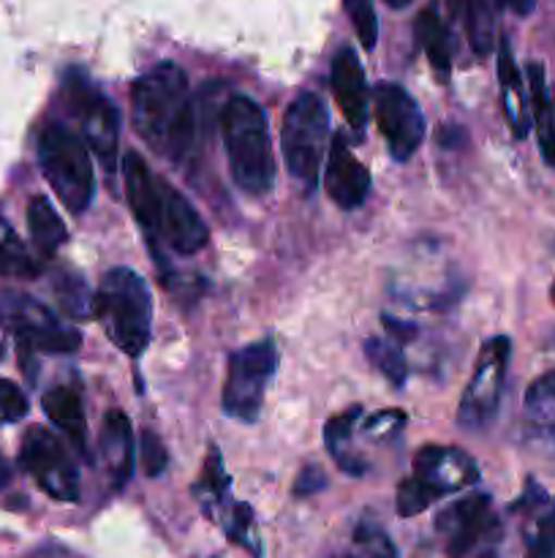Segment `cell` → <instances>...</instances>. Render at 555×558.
I'll list each match as a JSON object with an SVG mask.
<instances>
[{"instance_id":"obj_1","label":"cell","mask_w":555,"mask_h":558,"mask_svg":"<svg viewBox=\"0 0 555 558\" xmlns=\"http://www.w3.org/2000/svg\"><path fill=\"white\" fill-rule=\"evenodd\" d=\"M131 123L156 153L180 161L194 142V107L188 76L172 60H161L131 85Z\"/></svg>"},{"instance_id":"obj_2","label":"cell","mask_w":555,"mask_h":558,"mask_svg":"<svg viewBox=\"0 0 555 558\" xmlns=\"http://www.w3.org/2000/svg\"><path fill=\"white\" fill-rule=\"evenodd\" d=\"M221 134L234 185L245 194H267L275 183V150L261 104L243 93L229 98L221 109Z\"/></svg>"},{"instance_id":"obj_3","label":"cell","mask_w":555,"mask_h":558,"mask_svg":"<svg viewBox=\"0 0 555 558\" xmlns=\"http://www.w3.org/2000/svg\"><path fill=\"white\" fill-rule=\"evenodd\" d=\"M92 316L120 352L139 360L152 338L150 287L131 267H112L92 294Z\"/></svg>"},{"instance_id":"obj_4","label":"cell","mask_w":555,"mask_h":558,"mask_svg":"<svg viewBox=\"0 0 555 558\" xmlns=\"http://www.w3.org/2000/svg\"><path fill=\"white\" fill-rule=\"evenodd\" d=\"M479 466L466 450L446 445H424L414 456L411 474L397 485L395 510L400 518H417L444 496L471 488Z\"/></svg>"},{"instance_id":"obj_5","label":"cell","mask_w":555,"mask_h":558,"mask_svg":"<svg viewBox=\"0 0 555 558\" xmlns=\"http://www.w3.org/2000/svg\"><path fill=\"white\" fill-rule=\"evenodd\" d=\"M326 140H330L326 104L316 93L303 90L299 96H294L286 114H283L281 156L288 169V178L305 196L319 189L321 161L330 150Z\"/></svg>"},{"instance_id":"obj_6","label":"cell","mask_w":555,"mask_h":558,"mask_svg":"<svg viewBox=\"0 0 555 558\" xmlns=\"http://www.w3.org/2000/svg\"><path fill=\"white\" fill-rule=\"evenodd\" d=\"M36 156L44 180L58 194L65 210L74 216L85 213L96 194V172L87 142L69 125L47 123L38 134Z\"/></svg>"},{"instance_id":"obj_7","label":"cell","mask_w":555,"mask_h":558,"mask_svg":"<svg viewBox=\"0 0 555 558\" xmlns=\"http://www.w3.org/2000/svg\"><path fill=\"white\" fill-rule=\"evenodd\" d=\"M60 93H63V104L71 120L79 125L82 140L96 153L98 161L107 167V172H114L120 145V114L114 104L79 69L65 71Z\"/></svg>"},{"instance_id":"obj_8","label":"cell","mask_w":555,"mask_h":558,"mask_svg":"<svg viewBox=\"0 0 555 558\" xmlns=\"http://www.w3.org/2000/svg\"><path fill=\"white\" fill-rule=\"evenodd\" d=\"M278 371V349L270 338L237 349L229 357L226 381H223V414L237 423H256L264 403V392Z\"/></svg>"},{"instance_id":"obj_9","label":"cell","mask_w":555,"mask_h":558,"mask_svg":"<svg viewBox=\"0 0 555 558\" xmlns=\"http://www.w3.org/2000/svg\"><path fill=\"white\" fill-rule=\"evenodd\" d=\"M511 360V341L506 336L488 338L479 349L477 365L462 390L460 409H457V423L468 430L488 428L495 420L504 396L506 371Z\"/></svg>"},{"instance_id":"obj_10","label":"cell","mask_w":555,"mask_h":558,"mask_svg":"<svg viewBox=\"0 0 555 558\" xmlns=\"http://www.w3.org/2000/svg\"><path fill=\"white\" fill-rule=\"evenodd\" d=\"M444 554L449 558H471L479 548L493 543L501 534V523L493 512V499L488 494H468L452 501L435 515Z\"/></svg>"},{"instance_id":"obj_11","label":"cell","mask_w":555,"mask_h":558,"mask_svg":"<svg viewBox=\"0 0 555 558\" xmlns=\"http://www.w3.org/2000/svg\"><path fill=\"white\" fill-rule=\"evenodd\" d=\"M20 466L36 480L38 488L58 501L79 499V472L63 441L52 430L33 425L22 436Z\"/></svg>"},{"instance_id":"obj_12","label":"cell","mask_w":555,"mask_h":558,"mask_svg":"<svg viewBox=\"0 0 555 558\" xmlns=\"http://www.w3.org/2000/svg\"><path fill=\"white\" fill-rule=\"evenodd\" d=\"M373 112L390 156L400 163L408 161L419 150L428 131L422 109L411 93L395 82H381L373 90Z\"/></svg>"},{"instance_id":"obj_13","label":"cell","mask_w":555,"mask_h":558,"mask_svg":"<svg viewBox=\"0 0 555 558\" xmlns=\"http://www.w3.org/2000/svg\"><path fill=\"white\" fill-rule=\"evenodd\" d=\"M123 178H125V199H128L131 213L136 223L145 232L147 245H150L156 262H163L161 254V185L150 172L145 158L136 150L123 156Z\"/></svg>"},{"instance_id":"obj_14","label":"cell","mask_w":555,"mask_h":558,"mask_svg":"<svg viewBox=\"0 0 555 558\" xmlns=\"http://www.w3.org/2000/svg\"><path fill=\"white\" fill-rule=\"evenodd\" d=\"M158 185H161V243L180 256H190L205 248L210 240L205 218L185 199L183 191L169 185L163 178H158Z\"/></svg>"},{"instance_id":"obj_15","label":"cell","mask_w":555,"mask_h":558,"mask_svg":"<svg viewBox=\"0 0 555 558\" xmlns=\"http://www.w3.org/2000/svg\"><path fill=\"white\" fill-rule=\"evenodd\" d=\"M14 330L25 347L47 354H71L79 349L82 336L76 327L63 325L54 319L44 305L33 303L30 298H16L14 303Z\"/></svg>"},{"instance_id":"obj_16","label":"cell","mask_w":555,"mask_h":558,"mask_svg":"<svg viewBox=\"0 0 555 558\" xmlns=\"http://www.w3.org/2000/svg\"><path fill=\"white\" fill-rule=\"evenodd\" d=\"M324 191L341 210H357L370 194V172L348 147L346 136L335 134L326 150Z\"/></svg>"},{"instance_id":"obj_17","label":"cell","mask_w":555,"mask_h":558,"mask_svg":"<svg viewBox=\"0 0 555 558\" xmlns=\"http://www.w3.org/2000/svg\"><path fill=\"white\" fill-rule=\"evenodd\" d=\"M511 512L526 518L520 558H555V499L536 483L526 480V490L511 505Z\"/></svg>"},{"instance_id":"obj_18","label":"cell","mask_w":555,"mask_h":558,"mask_svg":"<svg viewBox=\"0 0 555 558\" xmlns=\"http://www.w3.org/2000/svg\"><path fill=\"white\" fill-rule=\"evenodd\" d=\"M332 96H335L337 107H341L343 118L348 120L351 131L362 134L365 123H368V107L370 93L368 80H365V69L359 63V54L351 47L337 49L332 58Z\"/></svg>"},{"instance_id":"obj_19","label":"cell","mask_w":555,"mask_h":558,"mask_svg":"<svg viewBox=\"0 0 555 558\" xmlns=\"http://www.w3.org/2000/svg\"><path fill=\"white\" fill-rule=\"evenodd\" d=\"M98 450H101V463L112 480V488H123L134 469V436H131V420L120 409H112L103 417Z\"/></svg>"},{"instance_id":"obj_20","label":"cell","mask_w":555,"mask_h":558,"mask_svg":"<svg viewBox=\"0 0 555 558\" xmlns=\"http://www.w3.org/2000/svg\"><path fill=\"white\" fill-rule=\"evenodd\" d=\"M498 82H501V98H504V114L509 120V129L515 140H526L531 131V98L526 93V82H522L520 69L515 63V54L506 38L498 44Z\"/></svg>"},{"instance_id":"obj_21","label":"cell","mask_w":555,"mask_h":558,"mask_svg":"<svg viewBox=\"0 0 555 558\" xmlns=\"http://www.w3.org/2000/svg\"><path fill=\"white\" fill-rule=\"evenodd\" d=\"M528 76V98H531V123L536 125V140L542 158L555 169V104L547 93L544 82V65L531 60L526 69Z\"/></svg>"},{"instance_id":"obj_22","label":"cell","mask_w":555,"mask_h":558,"mask_svg":"<svg viewBox=\"0 0 555 558\" xmlns=\"http://www.w3.org/2000/svg\"><path fill=\"white\" fill-rule=\"evenodd\" d=\"M41 407L47 412V417L69 436L76 452L90 458V452H87V423L79 396L71 387H52V390H47L41 396Z\"/></svg>"},{"instance_id":"obj_23","label":"cell","mask_w":555,"mask_h":558,"mask_svg":"<svg viewBox=\"0 0 555 558\" xmlns=\"http://www.w3.org/2000/svg\"><path fill=\"white\" fill-rule=\"evenodd\" d=\"M414 31H417V41L419 47L424 49V54H428L430 65H433L441 76L449 74L455 41H452V33L449 27H446L444 16H441L439 5H424V9L419 11L417 22H414Z\"/></svg>"},{"instance_id":"obj_24","label":"cell","mask_w":555,"mask_h":558,"mask_svg":"<svg viewBox=\"0 0 555 558\" xmlns=\"http://www.w3.org/2000/svg\"><path fill=\"white\" fill-rule=\"evenodd\" d=\"M359 417H362V409L351 407L348 412L332 417L324 428L326 452H330L332 461L337 463V469H343V472L351 474V477H362V474L368 472V463H365L362 458H357V452H354L351 447L354 425H357Z\"/></svg>"},{"instance_id":"obj_25","label":"cell","mask_w":555,"mask_h":558,"mask_svg":"<svg viewBox=\"0 0 555 558\" xmlns=\"http://www.w3.org/2000/svg\"><path fill=\"white\" fill-rule=\"evenodd\" d=\"M27 229H30L33 245L41 256H54L60 245L69 240V229H65L63 218L52 207L47 196H33L27 205Z\"/></svg>"},{"instance_id":"obj_26","label":"cell","mask_w":555,"mask_h":558,"mask_svg":"<svg viewBox=\"0 0 555 558\" xmlns=\"http://www.w3.org/2000/svg\"><path fill=\"white\" fill-rule=\"evenodd\" d=\"M229 485H232V480H229L226 469H223L221 450L210 447L205 458V466H201V477L194 485L196 501H199L201 510H205V515L210 521H215L223 507L229 505Z\"/></svg>"},{"instance_id":"obj_27","label":"cell","mask_w":555,"mask_h":558,"mask_svg":"<svg viewBox=\"0 0 555 558\" xmlns=\"http://www.w3.org/2000/svg\"><path fill=\"white\" fill-rule=\"evenodd\" d=\"M452 16H460L466 25L468 44L477 54L493 52V9L490 0H449Z\"/></svg>"},{"instance_id":"obj_28","label":"cell","mask_w":555,"mask_h":558,"mask_svg":"<svg viewBox=\"0 0 555 558\" xmlns=\"http://www.w3.org/2000/svg\"><path fill=\"white\" fill-rule=\"evenodd\" d=\"M215 521L221 523V529H223V534L229 537V543L239 545V548H243L250 558H261L259 529H256L254 510H250L245 501H229Z\"/></svg>"},{"instance_id":"obj_29","label":"cell","mask_w":555,"mask_h":558,"mask_svg":"<svg viewBox=\"0 0 555 558\" xmlns=\"http://www.w3.org/2000/svg\"><path fill=\"white\" fill-rule=\"evenodd\" d=\"M526 417L533 430L555 441V371H547L528 387Z\"/></svg>"},{"instance_id":"obj_30","label":"cell","mask_w":555,"mask_h":558,"mask_svg":"<svg viewBox=\"0 0 555 558\" xmlns=\"http://www.w3.org/2000/svg\"><path fill=\"white\" fill-rule=\"evenodd\" d=\"M346 558H400V554H397L386 529L375 518L365 515L354 529L351 550Z\"/></svg>"},{"instance_id":"obj_31","label":"cell","mask_w":555,"mask_h":558,"mask_svg":"<svg viewBox=\"0 0 555 558\" xmlns=\"http://www.w3.org/2000/svg\"><path fill=\"white\" fill-rule=\"evenodd\" d=\"M365 354H368L370 363L375 365V371H379L386 381H392L395 387L406 385L408 365H406V357H403L400 343L392 341L390 336L368 338V341H365Z\"/></svg>"},{"instance_id":"obj_32","label":"cell","mask_w":555,"mask_h":558,"mask_svg":"<svg viewBox=\"0 0 555 558\" xmlns=\"http://www.w3.org/2000/svg\"><path fill=\"white\" fill-rule=\"evenodd\" d=\"M38 272V265L27 254L25 243L16 238L11 223L0 218V276L9 278H33Z\"/></svg>"},{"instance_id":"obj_33","label":"cell","mask_w":555,"mask_h":558,"mask_svg":"<svg viewBox=\"0 0 555 558\" xmlns=\"http://www.w3.org/2000/svg\"><path fill=\"white\" fill-rule=\"evenodd\" d=\"M346 5V14L351 20L354 31H357L359 44L365 49L375 47V38H379V22H375V11H373V0H343Z\"/></svg>"},{"instance_id":"obj_34","label":"cell","mask_w":555,"mask_h":558,"mask_svg":"<svg viewBox=\"0 0 555 558\" xmlns=\"http://www.w3.org/2000/svg\"><path fill=\"white\" fill-rule=\"evenodd\" d=\"M54 292H58V300H60V305H63L65 314L76 316V319H79V316L92 314V298L87 294L85 281H79L76 276L60 278L58 287H54Z\"/></svg>"},{"instance_id":"obj_35","label":"cell","mask_w":555,"mask_h":558,"mask_svg":"<svg viewBox=\"0 0 555 558\" xmlns=\"http://www.w3.org/2000/svg\"><path fill=\"white\" fill-rule=\"evenodd\" d=\"M139 458H141V469H145L147 477H161L163 469L169 466V452L156 430H145V434H141Z\"/></svg>"},{"instance_id":"obj_36","label":"cell","mask_w":555,"mask_h":558,"mask_svg":"<svg viewBox=\"0 0 555 558\" xmlns=\"http://www.w3.org/2000/svg\"><path fill=\"white\" fill-rule=\"evenodd\" d=\"M27 414V398L14 381L0 379V425L16 423Z\"/></svg>"},{"instance_id":"obj_37","label":"cell","mask_w":555,"mask_h":558,"mask_svg":"<svg viewBox=\"0 0 555 558\" xmlns=\"http://www.w3.org/2000/svg\"><path fill=\"white\" fill-rule=\"evenodd\" d=\"M326 488V477H324V472H321V469H316V466H305L303 472H299V477H297V483H294V496H313V494H319V490H324Z\"/></svg>"},{"instance_id":"obj_38","label":"cell","mask_w":555,"mask_h":558,"mask_svg":"<svg viewBox=\"0 0 555 558\" xmlns=\"http://www.w3.org/2000/svg\"><path fill=\"white\" fill-rule=\"evenodd\" d=\"M381 319H384V327H386V336L392 338V341H397V343H408L411 341L414 336H417V327L414 325H408V322H400V319H395V316H381Z\"/></svg>"},{"instance_id":"obj_39","label":"cell","mask_w":555,"mask_h":558,"mask_svg":"<svg viewBox=\"0 0 555 558\" xmlns=\"http://www.w3.org/2000/svg\"><path fill=\"white\" fill-rule=\"evenodd\" d=\"M495 3L504 5V9H511L515 14L528 16L533 11V5H536V0H495Z\"/></svg>"},{"instance_id":"obj_40","label":"cell","mask_w":555,"mask_h":558,"mask_svg":"<svg viewBox=\"0 0 555 558\" xmlns=\"http://www.w3.org/2000/svg\"><path fill=\"white\" fill-rule=\"evenodd\" d=\"M11 483V466L3 456H0V490Z\"/></svg>"},{"instance_id":"obj_41","label":"cell","mask_w":555,"mask_h":558,"mask_svg":"<svg viewBox=\"0 0 555 558\" xmlns=\"http://www.w3.org/2000/svg\"><path fill=\"white\" fill-rule=\"evenodd\" d=\"M386 5H390V9H406V5H411L414 0H384Z\"/></svg>"},{"instance_id":"obj_42","label":"cell","mask_w":555,"mask_h":558,"mask_svg":"<svg viewBox=\"0 0 555 558\" xmlns=\"http://www.w3.org/2000/svg\"><path fill=\"white\" fill-rule=\"evenodd\" d=\"M550 298H553V303H555V278H553V287H550Z\"/></svg>"}]
</instances>
